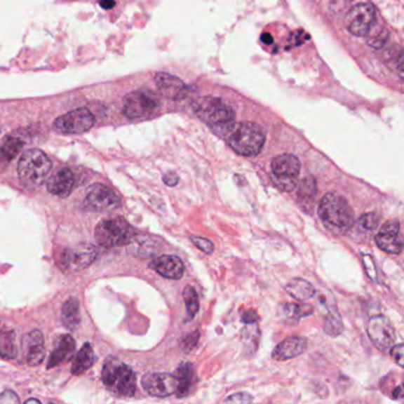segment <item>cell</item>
Returning a JSON list of instances; mask_svg holds the SVG:
<instances>
[{"instance_id": "16", "label": "cell", "mask_w": 404, "mask_h": 404, "mask_svg": "<svg viewBox=\"0 0 404 404\" xmlns=\"http://www.w3.org/2000/svg\"><path fill=\"white\" fill-rule=\"evenodd\" d=\"M156 84L161 95L168 99L178 101L187 95V86L180 77L171 74L158 73L156 75Z\"/></svg>"}, {"instance_id": "25", "label": "cell", "mask_w": 404, "mask_h": 404, "mask_svg": "<svg viewBox=\"0 0 404 404\" xmlns=\"http://www.w3.org/2000/svg\"><path fill=\"white\" fill-rule=\"evenodd\" d=\"M24 142L20 137L8 135L0 140V163H8L18 156L23 149Z\"/></svg>"}, {"instance_id": "33", "label": "cell", "mask_w": 404, "mask_h": 404, "mask_svg": "<svg viewBox=\"0 0 404 404\" xmlns=\"http://www.w3.org/2000/svg\"><path fill=\"white\" fill-rule=\"evenodd\" d=\"M271 180L278 190L285 191V192H290L297 187V178H278L271 175Z\"/></svg>"}, {"instance_id": "42", "label": "cell", "mask_w": 404, "mask_h": 404, "mask_svg": "<svg viewBox=\"0 0 404 404\" xmlns=\"http://www.w3.org/2000/svg\"><path fill=\"white\" fill-rule=\"evenodd\" d=\"M163 180H164V183L168 185V187H175V185L178 184V182H180V177L175 175V173H173V172H168V173L164 175Z\"/></svg>"}, {"instance_id": "34", "label": "cell", "mask_w": 404, "mask_h": 404, "mask_svg": "<svg viewBox=\"0 0 404 404\" xmlns=\"http://www.w3.org/2000/svg\"><path fill=\"white\" fill-rule=\"evenodd\" d=\"M378 223H379V217H378V215L376 214L363 215L358 221V224L361 225L364 230L376 229Z\"/></svg>"}, {"instance_id": "21", "label": "cell", "mask_w": 404, "mask_h": 404, "mask_svg": "<svg viewBox=\"0 0 404 404\" xmlns=\"http://www.w3.org/2000/svg\"><path fill=\"white\" fill-rule=\"evenodd\" d=\"M75 352V340L73 337L69 335H63L58 338L55 344V349L50 355L49 362H48V369L60 365L65 361L72 358Z\"/></svg>"}, {"instance_id": "38", "label": "cell", "mask_w": 404, "mask_h": 404, "mask_svg": "<svg viewBox=\"0 0 404 404\" xmlns=\"http://www.w3.org/2000/svg\"><path fill=\"white\" fill-rule=\"evenodd\" d=\"M198 332H194V333L189 335V336L183 340V344H182V345H183L184 351L189 352V351L192 350L194 347H196V345L198 343Z\"/></svg>"}, {"instance_id": "24", "label": "cell", "mask_w": 404, "mask_h": 404, "mask_svg": "<svg viewBox=\"0 0 404 404\" xmlns=\"http://www.w3.org/2000/svg\"><path fill=\"white\" fill-rule=\"evenodd\" d=\"M95 361V354H94L92 345L89 343L84 344L74 359L72 374L75 375V376H80L86 371L89 370L94 365Z\"/></svg>"}, {"instance_id": "1", "label": "cell", "mask_w": 404, "mask_h": 404, "mask_svg": "<svg viewBox=\"0 0 404 404\" xmlns=\"http://www.w3.org/2000/svg\"><path fill=\"white\" fill-rule=\"evenodd\" d=\"M214 130L241 156H257L266 142L264 130L255 122H227L214 126Z\"/></svg>"}, {"instance_id": "45", "label": "cell", "mask_w": 404, "mask_h": 404, "mask_svg": "<svg viewBox=\"0 0 404 404\" xmlns=\"http://www.w3.org/2000/svg\"><path fill=\"white\" fill-rule=\"evenodd\" d=\"M261 41H262V43H264V44L269 46V44H271V43L274 42V39H273V36H271V34H263L262 36H261Z\"/></svg>"}, {"instance_id": "17", "label": "cell", "mask_w": 404, "mask_h": 404, "mask_svg": "<svg viewBox=\"0 0 404 404\" xmlns=\"http://www.w3.org/2000/svg\"><path fill=\"white\" fill-rule=\"evenodd\" d=\"M75 185V177L72 170L68 168H58L54 175L50 177L48 182V191L53 195L58 197H68Z\"/></svg>"}, {"instance_id": "30", "label": "cell", "mask_w": 404, "mask_h": 404, "mask_svg": "<svg viewBox=\"0 0 404 404\" xmlns=\"http://www.w3.org/2000/svg\"><path fill=\"white\" fill-rule=\"evenodd\" d=\"M403 50L400 48H393L389 54L386 55V62L395 72L398 73V76L403 77Z\"/></svg>"}, {"instance_id": "27", "label": "cell", "mask_w": 404, "mask_h": 404, "mask_svg": "<svg viewBox=\"0 0 404 404\" xmlns=\"http://www.w3.org/2000/svg\"><path fill=\"white\" fill-rule=\"evenodd\" d=\"M80 304L77 299H70L62 307V321L65 328L75 330L80 324Z\"/></svg>"}, {"instance_id": "6", "label": "cell", "mask_w": 404, "mask_h": 404, "mask_svg": "<svg viewBox=\"0 0 404 404\" xmlns=\"http://www.w3.org/2000/svg\"><path fill=\"white\" fill-rule=\"evenodd\" d=\"M194 112L202 121L210 126H218L234 121L235 112L228 103L214 96H204L194 102Z\"/></svg>"}, {"instance_id": "43", "label": "cell", "mask_w": 404, "mask_h": 404, "mask_svg": "<svg viewBox=\"0 0 404 404\" xmlns=\"http://www.w3.org/2000/svg\"><path fill=\"white\" fill-rule=\"evenodd\" d=\"M242 321H243L245 324H255L256 321H257V314H256L254 311H247V312L243 313Z\"/></svg>"}, {"instance_id": "36", "label": "cell", "mask_w": 404, "mask_h": 404, "mask_svg": "<svg viewBox=\"0 0 404 404\" xmlns=\"http://www.w3.org/2000/svg\"><path fill=\"white\" fill-rule=\"evenodd\" d=\"M191 240L194 242L197 248L201 249L202 252H206V254H211L214 252V243L211 241L208 240V238H203V237H191Z\"/></svg>"}, {"instance_id": "7", "label": "cell", "mask_w": 404, "mask_h": 404, "mask_svg": "<svg viewBox=\"0 0 404 404\" xmlns=\"http://www.w3.org/2000/svg\"><path fill=\"white\" fill-rule=\"evenodd\" d=\"M161 108V101L153 93L137 90L123 100V114L130 119H142L153 115Z\"/></svg>"}, {"instance_id": "18", "label": "cell", "mask_w": 404, "mask_h": 404, "mask_svg": "<svg viewBox=\"0 0 404 404\" xmlns=\"http://www.w3.org/2000/svg\"><path fill=\"white\" fill-rule=\"evenodd\" d=\"M149 267L158 271L164 278L172 280H180L184 275V263L178 256H159L149 263Z\"/></svg>"}, {"instance_id": "14", "label": "cell", "mask_w": 404, "mask_h": 404, "mask_svg": "<svg viewBox=\"0 0 404 404\" xmlns=\"http://www.w3.org/2000/svg\"><path fill=\"white\" fill-rule=\"evenodd\" d=\"M376 243L384 252L389 254H400L403 250V238L400 235V222L391 220L383 224L376 236Z\"/></svg>"}, {"instance_id": "46", "label": "cell", "mask_w": 404, "mask_h": 404, "mask_svg": "<svg viewBox=\"0 0 404 404\" xmlns=\"http://www.w3.org/2000/svg\"><path fill=\"white\" fill-rule=\"evenodd\" d=\"M402 393H403V389H402V386H398L397 388V391H393V397H396V398H400L402 396Z\"/></svg>"}, {"instance_id": "10", "label": "cell", "mask_w": 404, "mask_h": 404, "mask_svg": "<svg viewBox=\"0 0 404 404\" xmlns=\"http://www.w3.org/2000/svg\"><path fill=\"white\" fill-rule=\"evenodd\" d=\"M97 249L92 244H80L62 252L58 264L62 269L69 271H81L92 266L97 257Z\"/></svg>"}, {"instance_id": "44", "label": "cell", "mask_w": 404, "mask_h": 404, "mask_svg": "<svg viewBox=\"0 0 404 404\" xmlns=\"http://www.w3.org/2000/svg\"><path fill=\"white\" fill-rule=\"evenodd\" d=\"M100 5L105 10H112L115 6V1L114 0H100Z\"/></svg>"}, {"instance_id": "23", "label": "cell", "mask_w": 404, "mask_h": 404, "mask_svg": "<svg viewBox=\"0 0 404 404\" xmlns=\"http://www.w3.org/2000/svg\"><path fill=\"white\" fill-rule=\"evenodd\" d=\"M15 332L11 326L0 324V357L12 359L17 356Z\"/></svg>"}, {"instance_id": "9", "label": "cell", "mask_w": 404, "mask_h": 404, "mask_svg": "<svg viewBox=\"0 0 404 404\" xmlns=\"http://www.w3.org/2000/svg\"><path fill=\"white\" fill-rule=\"evenodd\" d=\"M94 115L87 108H77L54 122V130L61 134H82L94 126Z\"/></svg>"}, {"instance_id": "3", "label": "cell", "mask_w": 404, "mask_h": 404, "mask_svg": "<svg viewBox=\"0 0 404 404\" xmlns=\"http://www.w3.org/2000/svg\"><path fill=\"white\" fill-rule=\"evenodd\" d=\"M102 382L116 396L132 397L137 390V377L130 366L116 358H109L102 369Z\"/></svg>"}, {"instance_id": "39", "label": "cell", "mask_w": 404, "mask_h": 404, "mask_svg": "<svg viewBox=\"0 0 404 404\" xmlns=\"http://www.w3.org/2000/svg\"><path fill=\"white\" fill-rule=\"evenodd\" d=\"M391 356H393V358L395 359V362L403 368V344L400 343L397 344V345H393V346H391Z\"/></svg>"}, {"instance_id": "5", "label": "cell", "mask_w": 404, "mask_h": 404, "mask_svg": "<svg viewBox=\"0 0 404 404\" xmlns=\"http://www.w3.org/2000/svg\"><path fill=\"white\" fill-rule=\"evenodd\" d=\"M135 235L133 227L122 217L103 220L95 228L96 241L105 248H115L128 244Z\"/></svg>"}, {"instance_id": "35", "label": "cell", "mask_w": 404, "mask_h": 404, "mask_svg": "<svg viewBox=\"0 0 404 404\" xmlns=\"http://www.w3.org/2000/svg\"><path fill=\"white\" fill-rule=\"evenodd\" d=\"M388 37H389V32L386 29H383L379 34L369 39V46H372L375 49H382L388 41Z\"/></svg>"}, {"instance_id": "28", "label": "cell", "mask_w": 404, "mask_h": 404, "mask_svg": "<svg viewBox=\"0 0 404 404\" xmlns=\"http://www.w3.org/2000/svg\"><path fill=\"white\" fill-rule=\"evenodd\" d=\"M184 302L187 306L189 318L192 319L198 313L199 299L198 294L192 286H187L183 290Z\"/></svg>"}, {"instance_id": "20", "label": "cell", "mask_w": 404, "mask_h": 404, "mask_svg": "<svg viewBox=\"0 0 404 404\" xmlns=\"http://www.w3.org/2000/svg\"><path fill=\"white\" fill-rule=\"evenodd\" d=\"M300 161L297 156L290 153L280 154L271 161V171L273 177L278 178H297L300 173Z\"/></svg>"}, {"instance_id": "19", "label": "cell", "mask_w": 404, "mask_h": 404, "mask_svg": "<svg viewBox=\"0 0 404 404\" xmlns=\"http://www.w3.org/2000/svg\"><path fill=\"white\" fill-rule=\"evenodd\" d=\"M307 346H309V342L302 337L287 338L275 347L271 357L280 362L288 361V359L295 358L297 356L302 355Z\"/></svg>"}, {"instance_id": "26", "label": "cell", "mask_w": 404, "mask_h": 404, "mask_svg": "<svg viewBox=\"0 0 404 404\" xmlns=\"http://www.w3.org/2000/svg\"><path fill=\"white\" fill-rule=\"evenodd\" d=\"M286 290L292 297H295L300 302H306L311 297H314L316 290L312 283L306 281L304 278H294L286 286Z\"/></svg>"}, {"instance_id": "11", "label": "cell", "mask_w": 404, "mask_h": 404, "mask_svg": "<svg viewBox=\"0 0 404 404\" xmlns=\"http://www.w3.org/2000/svg\"><path fill=\"white\" fill-rule=\"evenodd\" d=\"M84 204L93 211L109 213L119 208L120 198L107 185L94 184L86 192Z\"/></svg>"}, {"instance_id": "37", "label": "cell", "mask_w": 404, "mask_h": 404, "mask_svg": "<svg viewBox=\"0 0 404 404\" xmlns=\"http://www.w3.org/2000/svg\"><path fill=\"white\" fill-rule=\"evenodd\" d=\"M225 403H250L252 397L247 393H234L231 396L225 398Z\"/></svg>"}, {"instance_id": "32", "label": "cell", "mask_w": 404, "mask_h": 404, "mask_svg": "<svg viewBox=\"0 0 404 404\" xmlns=\"http://www.w3.org/2000/svg\"><path fill=\"white\" fill-rule=\"evenodd\" d=\"M342 328H343V325H342V321H340L338 314L330 316V317L326 319V321H325V330H326V332L330 333L331 336L339 335L340 332H342Z\"/></svg>"}, {"instance_id": "22", "label": "cell", "mask_w": 404, "mask_h": 404, "mask_svg": "<svg viewBox=\"0 0 404 404\" xmlns=\"http://www.w3.org/2000/svg\"><path fill=\"white\" fill-rule=\"evenodd\" d=\"M175 376L178 382V390L175 393H178L180 397L187 396L196 381L195 368L191 363H182L175 370Z\"/></svg>"}, {"instance_id": "8", "label": "cell", "mask_w": 404, "mask_h": 404, "mask_svg": "<svg viewBox=\"0 0 404 404\" xmlns=\"http://www.w3.org/2000/svg\"><path fill=\"white\" fill-rule=\"evenodd\" d=\"M375 23H376V8L370 3L356 5L345 17L347 31L356 37L368 36L372 30Z\"/></svg>"}, {"instance_id": "2", "label": "cell", "mask_w": 404, "mask_h": 404, "mask_svg": "<svg viewBox=\"0 0 404 404\" xmlns=\"http://www.w3.org/2000/svg\"><path fill=\"white\" fill-rule=\"evenodd\" d=\"M53 168L49 156L41 149H32L24 152L18 163V175L24 187L36 190L46 183Z\"/></svg>"}, {"instance_id": "4", "label": "cell", "mask_w": 404, "mask_h": 404, "mask_svg": "<svg viewBox=\"0 0 404 404\" xmlns=\"http://www.w3.org/2000/svg\"><path fill=\"white\" fill-rule=\"evenodd\" d=\"M319 216L326 224L346 230L354 224L355 216L350 204L337 192H328L321 199Z\"/></svg>"}, {"instance_id": "47", "label": "cell", "mask_w": 404, "mask_h": 404, "mask_svg": "<svg viewBox=\"0 0 404 404\" xmlns=\"http://www.w3.org/2000/svg\"><path fill=\"white\" fill-rule=\"evenodd\" d=\"M30 402H36V403H39V400H27V403H30Z\"/></svg>"}, {"instance_id": "40", "label": "cell", "mask_w": 404, "mask_h": 404, "mask_svg": "<svg viewBox=\"0 0 404 404\" xmlns=\"http://www.w3.org/2000/svg\"><path fill=\"white\" fill-rule=\"evenodd\" d=\"M20 398L13 391H4L0 395V403H18Z\"/></svg>"}, {"instance_id": "13", "label": "cell", "mask_w": 404, "mask_h": 404, "mask_svg": "<svg viewBox=\"0 0 404 404\" xmlns=\"http://www.w3.org/2000/svg\"><path fill=\"white\" fill-rule=\"evenodd\" d=\"M146 393L156 397L171 396L178 390V382L175 375L156 372L144 376L142 381Z\"/></svg>"}, {"instance_id": "31", "label": "cell", "mask_w": 404, "mask_h": 404, "mask_svg": "<svg viewBox=\"0 0 404 404\" xmlns=\"http://www.w3.org/2000/svg\"><path fill=\"white\" fill-rule=\"evenodd\" d=\"M285 312L290 319H299V318L307 316L312 313V309L309 306L295 305V304H288L285 306Z\"/></svg>"}, {"instance_id": "41", "label": "cell", "mask_w": 404, "mask_h": 404, "mask_svg": "<svg viewBox=\"0 0 404 404\" xmlns=\"http://www.w3.org/2000/svg\"><path fill=\"white\" fill-rule=\"evenodd\" d=\"M364 259V266H365L366 271H368V275L370 276L372 280H376L377 276L374 274L376 273V268H375L374 262H372V259H371L370 256L366 255L363 257Z\"/></svg>"}, {"instance_id": "15", "label": "cell", "mask_w": 404, "mask_h": 404, "mask_svg": "<svg viewBox=\"0 0 404 404\" xmlns=\"http://www.w3.org/2000/svg\"><path fill=\"white\" fill-rule=\"evenodd\" d=\"M23 350L29 365H39L46 357V347H44L42 332L34 330L30 333H27L23 340Z\"/></svg>"}, {"instance_id": "12", "label": "cell", "mask_w": 404, "mask_h": 404, "mask_svg": "<svg viewBox=\"0 0 404 404\" xmlns=\"http://www.w3.org/2000/svg\"><path fill=\"white\" fill-rule=\"evenodd\" d=\"M368 335L370 337L371 342L381 351L391 349L396 339L395 328L385 316H375L371 318L368 324Z\"/></svg>"}, {"instance_id": "29", "label": "cell", "mask_w": 404, "mask_h": 404, "mask_svg": "<svg viewBox=\"0 0 404 404\" xmlns=\"http://www.w3.org/2000/svg\"><path fill=\"white\" fill-rule=\"evenodd\" d=\"M317 191L318 187L316 180L313 177H307L300 183V187H299V190H297V196H299V198L309 201V199H313L316 197Z\"/></svg>"}]
</instances>
